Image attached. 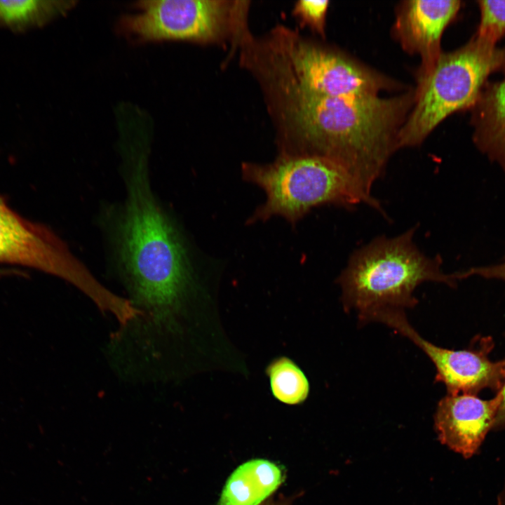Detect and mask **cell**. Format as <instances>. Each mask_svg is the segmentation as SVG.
<instances>
[{"label":"cell","instance_id":"cell-1","mask_svg":"<svg viewBox=\"0 0 505 505\" xmlns=\"http://www.w3.org/2000/svg\"><path fill=\"white\" fill-rule=\"evenodd\" d=\"M126 198L106 229L112 258L131 294L159 323H169L194 286L191 262L174 220L150 185L145 141L122 144Z\"/></svg>","mask_w":505,"mask_h":505},{"label":"cell","instance_id":"cell-2","mask_svg":"<svg viewBox=\"0 0 505 505\" xmlns=\"http://www.w3.org/2000/svg\"><path fill=\"white\" fill-rule=\"evenodd\" d=\"M414 101L412 93L389 98L305 97L270 103L281 154L328 159L368 193L398 148V136Z\"/></svg>","mask_w":505,"mask_h":505},{"label":"cell","instance_id":"cell-3","mask_svg":"<svg viewBox=\"0 0 505 505\" xmlns=\"http://www.w3.org/2000/svg\"><path fill=\"white\" fill-rule=\"evenodd\" d=\"M241 62L271 102L305 97L377 96L386 78L283 25L245 45Z\"/></svg>","mask_w":505,"mask_h":505},{"label":"cell","instance_id":"cell-4","mask_svg":"<svg viewBox=\"0 0 505 505\" xmlns=\"http://www.w3.org/2000/svg\"><path fill=\"white\" fill-rule=\"evenodd\" d=\"M415 229L393 237H378L358 249L338 278L344 310L357 312L360 323L386 309L413 308V292L426 281L455 287L457 272L440 269L438 257L425 255L413 241Z\"/></svg>","mask_w":505,"mask_h":505},{"label":"cell","instance_id":"cell-5","mask_svg":"<svg viewBox=\"0 0 505 505\" xmlns=\"http://www.w3.org/2000/svg\"><path fill=\"white\" fill-rule=\"evenodd\" d=\"M243 177L267 194L253 220L279 215L292 223L323 204L351 207L363 203L382 210L379 202L344 168L316 155H281L272 163L243 165Z\"/></svg>","mask_w":505,"mask_h":505},{"label":"cell","instance_id":"cell-6","mask_svg":"<svg viewBox=\"0 0 505 505\" xmlns=\"http://www.w3.org/2000/svg\"><path fill=\"white\" fill-rule=\"evenodd\" d=\"M505 68V46L483 43L474 36L460 48L441 53L419 73L415 105L403 124L398 147L419 144L446 117L472 108L494 72Z\"/></svg>","mask_w":505,"mask_h":505},{"label":"cell","instance_id":"cell-7","mask_svg":"<svg viewBox=\"0 0 505 505\" xmlns=\"http://www.w3.org/2000/svg\"><path fill=\"white\" fill-rule=\"evenodd\" d=\"M119 20L121 33L135 41L185 40L238 44L248 30L247 1L142 0Z\"/></svg>","mask_w":505,"mask_h":505},{"label":"cell","instance_id":"cell-8","mask_svg":"<svg viewBox=\"0 0 505 505\" xmlns=\"http://www.w3.org/2000/svg\"><path fill=\"white\" fill-rule=\"evenodd\" d=\"M373 321L394 329L422 349L436 367V382L445 386L447 394L476 395L485 389L497 392L501 389L504 361L494 362L490 359L488 356L494 347L490 337H476L469 348L452 350L438 346L420 336L403 310L379 311Z\"/></svg>","mask_w":505,"mask_h":505},{"label":"cell","instance_id":"cell-9","mask_svg":"<svg viewBox=\"0 0 505 505\" xmlns=\"http://www.w3.org/2000/svg\"><path fill=\"white\" fill-rule=\"evenodd\" d=\"M501 400L500 391L489 400L447 394L439 401L434 416L439 440L464 458L471 457L492 429Z\"/></svg>","mask_w":505,"mask_h":505},{"label":"cell","instance_id":"cell-10","mask_svg":"<svg viewBox=\"0 0 505 505\" xmlns=\"http://www.w3.org/2000/svg\"><path fill=\"white\" fill-rule=\"evenodd\" d=\"M460 7L457 0H412L400 6L395 32L405 50L422 58L419 73L429 69L441 54V36Z\"/></svg>","mask_w":505,"mask_h":505},{"label":"cell","instance_id":"cell-11","mask_svg":"<svg viewBox=\"0 0 505 505\" xmlns=\"http://www.w3.org/2000/svg\"><path fill=\"white\" fill-rule=\"evenodd\" d=\"M472 109L476 146L505 173V74L486 83Z\"/></svg>","mask_w":505,"mask_h":505},{"label":"cell","instance_id":"cell-12","mask_svg":"<svg viewBox=\"0 0 505 505\" xmlns=\"http://www.w3.org/2000/svg\"><path fill=\"white\" fill-rule=\"evenodd\" d=\"M47 244L44 226L20 216L0 196V264L34 268L43 259Z\"/></svg>","mask_w":505,"mask_h":505},{"label":"cell","instance_id":"cell-13","mask_svg":"<svg viewBox=\"0 0 505 505\" xmlns=\"http://www.w3.org/2000/svg\"><path fill=\"white\" fill-rule=\"evenodd\" d=\"M282 466L262 459L238 466L227 479L216 505H261L283 483Z\"/></svg>","mask_w":505,"mask_h":505},{"label":"cell","instance_id":"cell-14","mask_svg":"<svg viewBox=\"0 0 505 505\" xmlns=\"http://www.w3.org/2000/svg\"><path fill=\"white\" fill-rule=\"evenodd\" d=\"M75 0H0V27L15 33L42 27L74 6Z\"/></svg>","mask_w":505,"mask_h":505},{"label":"cell","instance_id":"cell-15","mask_svg":"<svg viewBox=\"0 0 505 505\" xmlns=\"http://www.w3.org/2000/svg\"><path fill=\"white\" fill-rule=\"evenodd\" d=\"M273 396L282 403L295 405L304 403L309 394V382L302 370L290 358L281 356L266 368Z\"/></svg>","mask_w":505,"mask_h":505},{"label":"cell","instance_id":"cell-16","mask_svg":"<svg viewBox=\"0 0 505 505\" xmlns=\"http://www.w3.org/2000/svg\"><path fill=\"white\" fill-rule=\"evenodd\" d=\"M480 18L474 36L480 41L496 46L505 34V1H477Z\"/></svg>","mask_w":505,"mask_h":505},{"label":"cell","instance_id":"cell-17","mask_svg":"<svg viewBox=\"0 0 505 505\" xmlns=\"http://www.w3.org/2000/svg\"><path fill=\"white\" fill-rule=\"evenodd\" d=\"M328 4V0H300L295 3L293 13L303 24L323 35Z\"/></svg>","mask_w":505,"mask_h":505},{"label":"cell","instance_id":"cell-18","mask_svg":"<svg viewBox=\"0 0 505 505\" xmlns=\"http://www.w3.org/2000/svg\"><path fill=\"white\" fill-rule=\"evenodd\" d=\"M472 276H478L488 279H499L505 282V257L501 262L497 264L472 267L460 272L462 279Z\"/></svg>","mask_w":505,"mask_h":505},{"label":"cell","instance_id":"cell-19","mask_svg":"<svg viewBox=\"0 0 505 505\" xmlns=\"http://www.w3.org/2000/svg\"><path fill=\"white\" fill-rule=\"evenodd\" d=\"M503 361L504 364V378L502 387L499 390L501 400L492 428V429L496 430L505 429V358Z\"/></svg>","mask_w":505,"mask_h":505},{"label":"cell","instance_id":"cell-20","mask_svg":"<svg viewBox=\"0 0 505 505\" xmlns=\"http://www.w3.org/2000/svg\"><path fill=\"white\" fill-rule=\"evenodd\" d=\"M497 505H505V483L503 490L498 495Z\"/></svg>","mask_w":505,"mask_h":505},{"label":"cell","instance_id":"cell-21","mask_svg":"<svg viewBox=\"0 0 505 505\" xmlns=\"http://www.w3.org/2000/svg\"><path fill=\"white\" fill-rule=\"evenodd\" d=\"M262 505H286V504L281 501H269Z\"/></svg>","mask_w":505,"mask_h":505}]
</instances>
